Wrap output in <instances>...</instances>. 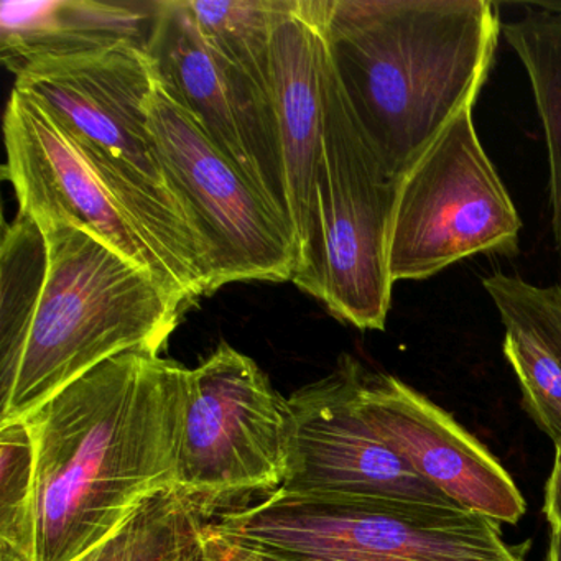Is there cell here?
Returning <instances> with one entry per match:
<instances>
[{"label":"cell","instance_id":"6da1fadb","mask_svg":"<svg viewBox=\"0 0 561 561\" xmlns=\"http://www.w3.org/2000/svg\"><path fill=\"white\" fill-rule=\"evenodd\" d=\"M186 367L127 351L25 416L35 442V561H77L176 488Z\"/></svg>","mask_w":561,"mask_h":561},{"label":"cell","instance_id":"7a4b0ae2","mask_svg":"<svg viewBox=\"0 0 561 561\" xmlns=\"http://www.w3.org/2000/svg\"><path fill=\"white\" fill-rule=\"evenodd\" d=\"M320 21L347 100L397 180L474 107L502 34L489 0H320Z\"/></svg>","mask_w":561,"mask_h":561},{"label":"cell","instance_id":"3957f363","mask_svg":"<svg viewBox=\"0 0 561 561\" xmlns=\"http://www.w3.org/2000/svg\"><path fill=\"white\" fill-rule=\"evenodd\" d=\"M34 219L47 242V264L24 336L0 360V425L24 420L111 357L162 353L185 311L149 268L93 232Z\"/></svg>","mask_w":561,"mask_h":561},{"label":"cell","instance_id":"277c9868","mask_svg":"<svg viewBox=\"0 0 561 561\" xmlns=\"http://www.w3.org/2000/svg\"><path fill=\"white\" fill-rule=\"evenodd\" d=\"M15 87L37 101L77 144L103 182L159 249L186 304L208 297L205 248L170 192L149 123L156 70L146 47L35 61L14 73Z\"/></svg>","mask_w":561,"mask_h":561},{"label":"cell","instance_id":"5b68a950","mask_svg":"<svg viewBox=\"0 0 561 561\" xmlns=\"http://www.w3.org/2000/svg\"><path fill=\"white\" fill-rule=\"evenodd\" d=\"M399 186L360 126L324 44L323 137L307 238L291 282L357 330H386Z\"/></svg>","mask_w":561,"mask_h":561},{"label":"cell","instance_id":"8992f818","mask_svg":"<svg viewBox=\"0 0 561 561\" xmlns=\"http://www.w3.org/2000/svg\"><path fill=\"white\" fill-rule=\"evenodd\" d=\"M208 534L262 561H527L502 525L469 511H397L268 492L209 518Z\"/></svg>","mask_w":561,"mask_h":561},{"label":"cell","instance_id":"52a82bcc","mask_svg":"<svg viewBox=\"0 0 561 561\" xmlns=\"http://www.w3.org/2000/svg\"><path fill=\"white\" fill-rule=\"evenodd\" d=\"M294 446L290 402L254 359L228 343L186 369L176 488L206 512L287 481Z\"/></svg>","mask_w":561,"mask_h":561},{"label":"cell","instance_id":"ba28073f","mask_svg":"<svg viewBox=\"0 0 561 561\" xmlns=\"http://www.w3.org/2000/svg\"><path fill=\"white\" fill-rule=\"evenodd\" d=\"M520 231L517 208L466 107L400 180L390 275L393 284L425 280L472 255H515Z\"/></svg>","mask_w":561,"mask_h":561},{"label":"cell","instance_id":"9c48e42d","mask_svg":"<svg viewBox=\"0 0 561 561\" xmlns=\"http://www.w3.org/2000/svg\"><path fill=\"white\" fill-rule=\"evenodd\" d=\"M149 123L170 192L205 248L209 294L232 282H291L298 248L290 222L160 83Z\"/></svg>","mask_w":561,"mask_h":561},{"label":"cell","instance_id":"30bf717a","mask_svg":"<svg viewBox=\"0 0 561 561\" xmlns=\"http://www.w3.org/2000/svg\"><path fill=\"white\" fill-rule=\"evenodd\" d=\"M364 369L344 354L333 373L291 393L294 446L280 491L423 514L466 511L416 474L370 428L359 403Z\"/></svg>","mask_w":561,"mask_h":561},{"label":"cell","instance_id":"8fae6325","mask_svg":"<svg viewBox=\"0 0 561 561\" xmlns=\"http://www.w3.org/2000/svg\"><path fill=\"white\" fill-rule=\"evenodd\" d=\"M146 51L163 91L291 225L271 94L206 45L185 0H160Z\"/></svg>","mask_w":561,"mask_h":561},{"label":"cell","instance_id":"7c38bea8","mask_svg":"<svg viewBox=\"0 0 561 561\" xmlns=\"http://www.w3.org/2000/svg\"><path fill=\"white\" fill-rule=\"evenodd\" d=\"M4 179L19 213L73 222L124 257L149 268L186 310L169 265L146 229L84 159L67 130L28 94L14 88L4 116Z\"/></svg>","mask_w":561,"mask_h":561},{"label":"cell","instance_id":"4fadbf2b","mask_svg":"<svg viewBox=\"0 0 561 561\" xmlns=\"http://www.w3.org/2000/svg\"><path fill=\"white\" fill-rule=\"evenodd\" d=\"M364 419L416 474L459 507L517 525L527 502L502 462L451 413L392 374L364 369Z\"/></svg>","mask_w":561,"mask_h":561},{"label":"cell","instance_id":"5bb4252c","mask_svg":"<svg viewBox=\"0 0 561 561\" xmlns=\"http://www.w3.org/2000/svg\"><path fill=\"white\" fill-rule=\"evenodd\" d=\"M323 65L320 0H287L272 41V104L298 255L307 238L323 137Z\"/></svg>","mask_w":561,"mask_h":561},{"label":"cell","instance_id":"9a60e30c","mask_svg":"<svg viewBox=\"0 0 561 561\" xmlns=\"http://www.w3.org/2000/svg\"><path fill=\"white\" fill-rule=\"evenodd\" d=\"M159 2L98 0H2L0 55L21 68L119 44L147 47Z\"/></svg>","mask_w":561,"mask_h":561},{"label":"cell","instance_id":"2e32d148","mask_svg":"<svg viewBox=\"0 0 561 561\" xmlns=\"http://www.w3.org/2000/svg\"><path fill=\"white\" fill-rule=\"evenodd\" d=\"M502 34L524 65L548 152L551 229L561 259V2L524 4Z\"/></svg>","mask_w":561,"mask_h":561},{"label":"cell","instance_id":"e0dca14e","mask_svg":"<svg viewBox=\"0 0 561 561\" xmlns=\"http://www.w3.org/2000/svg\"><path fill=\"white\" fill-rule=\"evenodd\" d=\"M208 524L202 502L180 488L165 489L77 561H213Z\"/></svg>","mask_w":561,"mask_h":561},{"label":"cell","instance_id":"ac0fdd59","mask_svg":"<svg viewBox=\"0 0 561 561\" xmlns=\"http://www.w3.org/2000/svg\"><path fill=\"white\" fill-rule=\"evenodd\" d=\"M203 41L272 96V41L287 0H185Z\"/></svg>","mask_w":561,"mask_h":561},{"label":"cell","instance_id":"d6986e66","mask_svg":"<svg viewBox=\"0 0 561 561\" xmlns=\"http://www.w3.org/2000/svg\"><path fill=\"white\" fill-rule=\"evenodd\" d=\"M35 442L25 420L0 425V545L35 561Z\"/></svg>","mask_w":561,"mask_h":561},{"label":"cell","instance_id":"ffe728a7","mask_svg":"<svg viewBox=\"0 0 561 561\" xmlns=\"http://www.w3.org/2000/svg\"><path fill=\"white\" fill-rule=\"evenodd\" d=\"M520 290L541 333L561 360V280L540 287L520 278ZM531 420L551 442L561 439V405L547 410L543 415L540 412Z\"/></svg>","mask_w":561,"mask_h":561},{"label":"cell","instance_id":"44dd1931","mask_svg":"<svg viewBox=\"0 0 561 561\" xmlns=\"http://www.w3.org/2000/svg\"><path fill=\"white\" fill-rule=\"evenodd\" d=\"M554 456L545 484L543 515L550 530L561 534V439L553 443Z\"/></svg>","mask_w":561,"mask_h":561},{"label":"cell","instance_id":"7402d4cb","mask_svg":"<svg viewBox=\"0 0 561 561\" xmlns=\"http://www.w3.org/2000/svg\"><path fill=\"white\" fill-rule=\"evenodd\" d=\"M547 561H561V534L560 531H550V541H548Z\"/></svg>","mask_w":561,"mask_h":561},{"label":"cell","instance_id":"603a6c76","mask_svg":"<svg viewBox=\"0 0 561 561\" xmlns=\"http://www.w3.org/2000/svg\"><path fill=\"white\" fill-rule=\"evenodd\" d=\"M0 561H34L25 554L19 553L14 548L0 545Z\"/></svg>","mask_w":561,"mask_h":561}]
</instances>
